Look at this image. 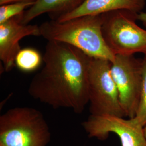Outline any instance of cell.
<instances>
[{"label":"cell","mask_w":146,"mask_h":146,"mask_svg":"<svg viewBox=\"0 0 146 146\" xmlns=\"http://www.w3.org/2000/svg\"><path fill=\"white\" fill-rule=\"evenodd\" d=\"M91 58L62 42L48 41L44 66L32 78L28 93L54 109L81 114L89 104L88 69Z\"/></svg>","instance_id":"cell-1"},{"label":"cell","mask_w":146,"mask_h":146,"mask_svg":"<svg viewBox=\"0 0 146 146\" xmlns=\"http://www.w3.org/2000/svg\"><path fill=\"white\" fill-rule=\"evenodd\" d=\"M102 14L79 16L66 21L50 20L40 26L41 36L48 41L62 42L78 48L89 57L113 62L115 55L102 33Z\"/></svg>","instance_id":"cell-2"},{"label":"cell","mask_w":146,"mask_h":146,"mask_svg":"<svg viewBox=\"0 0 146 146\" xmlns=\"http://www.w3.org/2000/svg\"><path fill=\"white\" fill-rule=\"evenodd\" d=\"M50 136L46 120L35 108L16 107L0 116V146H47Z\"/></svg>","instance_id":"cell-3"},{"label":"cell","mask_w":146,"mask_h":146,"mask_svg":"<svg viewBox=\"0 0 146 146\" xmlns=\"http://www.w3.org/2000/svg\"><path fill=\"white\" fill-rule=\"evenodd\" d=\"M138 15L125 11L102 14L103 37L115 55H146V30L136 23Z\"/></svg>","instance_id":"cell-4"},{"label":"cell","mask_w":146,"mask_h":146,"mask_svg":"<svg viewBox=\"0 0 146 146\" xmlns=\"http://www.w3.org/2000/svg\"><path fill=\"white\" fill-rule=\"evenodd\" d=\"M111 62L91 58L89 66L88 94L90 115L124 117L118 90L111 74Z\"/></svg>","instance_id":"cell-5"},{"label":"cell","mask_w":146,"mask_h":146,"mask_svg":"<svg viewBox=\"0 0 146 146\" xmlns=\"http://www.w3.org/2000/svg\"><path fill=\"white\" fill-rule=\"evenodd\" d=\"M110 70L125 116L135 117L142 89V59L136 58L134 55H116L111 63Z\"/></svg>","instance_id":"cell-6"},{"label":"cell","mask_w":146,"mask_h":146,"mask_svg":"<svg viewBox=\"0 0 146 146\" xmlns=\"http://www.w3.org/2000/svg\"><path fill=\"white\" fill-rule=\"evenodd\" d=\"M82 125L89 137L104 140L111 133L119 136L121 146H146L144 127L134 117L125 119L114 115H90Z\"/></svg>","instance_id":"cell-7"},{"label":"cell","mask_w":146,"mask_h":146,"mask_svg":"<svg viewBox=\"0 0 146 146\" xmlns=\"http://www.w3.org/2000/svg\"><path fill=\"white\" fill-rule=\"evenodd\" d=\"M29 36H41L40 26L22 24L19 16L0 24V60L5 72L15 66L16 56L21 49L20 41Z\"/></svg>","instance_id":"cell-8"},{"label":"cell","mask_w":146,"mask_h":146,"mask_svg":"<svg viewBox=\"0 0 146 146\" xmlns=\"http://www.w3.org/2000/svg\"><path fill=\"white\" fill-rule=\"evenodd\" d=\"M146 5V0H86L78 8L58 17L55 21H66L79 16L96 15L116 11L139 14Z\"/></svg>","instance_id":"cell-9"},{"label":"cell","mask_w":146,"mask_h":146,"mask_svg":"<svg viewBox=\"0 0 146 146\" xmlns=\"http://www.w3.org/2000/svg\"><path fill=\"white\" fill-rule=\"evenodd\" d=\"M86 0H36L35 3L20 16L22 24H29L39 16L48 14L55 20L72 12L82 5Z\"/></svg>","instance_id":"cell-10"},{"label":"cell","mask_w":146,"mask_h":146,"mask_svg":"<svg viewBox=\"0 0 146 146\" xmlns=\"http://www.w3.org/2000/svg\"><path fill=\"white\" fill-rule=\"evenodd\" d=\"M42 62L43 56L38 51L32 48H26L17 53L15 65L21 71L31 72L36 70Z\"/></svg>","instance_id":"cell-11"},{"label":"cell","mask_w":146,"mask_h":146,"mask_svg":"<svg viewBox=\"0 0 146 146\" xmlns=\"http://www.w3.org/2000/svg\"><path fill=\"white\" fill-rule=\"evenodd\" d=\"M35 2H18L1 5L0 24L16 16L21 15Z\"/></svg>","instance_id":"cell-12"},{"label":"cell","mask_w":146,"mask_h":146,"mask_svg":"<svg viewBox=\"0 0 146 146\" xmlns=\"http://www.w3.org/2000/svg\"><path fill=\"white\" fill-rule=\"evenodd\" d=\"M143 84L141 99L134 119L143 127L146 125V55L142 59Z\"/></svg>","instance_id":"cell-13"},{"label":"cell","mask_w":146,"mask_h":146,"mask_svg":"<svg viewBox=\"0 0 146 146\" xmlns=\"http://www.w3.org/2000/svg\"><path fill=\"white\" fill-rule=\"evenodd\" d=\"M36 0H0V5H3L18 2H35Z\"/></svg>","instance_id":"cell-14"},{"label":"cell","mask_w":146,"mask_h":146,"mask_svg":"<svg viewBox=\"0 0 146 146\" xmlns=\"http://www.w3.org/2000/svg\"><path fill=\"white\" fill-rule=\"evenodd\" d=\"M137 20L141 21L146 28V13L142 12L137 16Z\"/></svg>","instance_id":"cell-15"},{"label":"cell","mask_w":146,"mask_h":146,"mask_svg":"<svg viewBox=\"0 0 146 146\" xmlns=\"http://www.w3.org/2000/svg\"><path fill=\"white\" fill-rule=\"evenodd\" d=\"M144 133H145V136L146 139V125L144 127Z\"/></svg>","instance_id":"cell-16"}]
</instances>
